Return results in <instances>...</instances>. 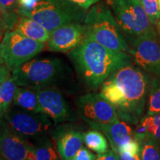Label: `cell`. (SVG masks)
<instances>
[{
	"instance_id": "obj_16",
	"label": "cell",
	"mask_w": 160,
	"mask_h": 160,
	"mask_svg": "<svg viewBox=\"0 0 160 160\" xmlns=\"http://www.w3.org/2000/svg\"><path fill=\"white\" fill-rule=\"evenodd\" d=\"M84 143V133L71 130L62 133L57 142V149L61 160H71Z\"/></svg>"
},
{
	"instance_id": "obj_12",
	"label": "cell",
	"mask_w": 160,
	"mask_h": 160,
	"mask_svg": "<svg viewBox=\"0 0 160 160\" xmlns=\"http://www.w3.org/2000/svg\"><path fill=\"white\" fill-rule=\"evenodd\" d=\"M1 157L7 160H36V145L15 133L1 119Z\"/></svg>"
},
{
	"instance_id": "obj_32",
	"label": "cell",
	"mask_w": 160,
	"mask_h": 160,
	"mask_svg": "<svg viewBox=\"0 0 160 160\" xmlns=\"http://www.w3.org/2000/svg\"><path fill=\"white\" fill-rule=\"evenodd\" d=\"M0 160H7V159H4V158L1 157V159H0Z\"/></svg>"
},
{
	"instance_id": "obj_19",
	"label": "cell",
	"mask_w": 160,
	"mask_h": 160,
	"mask_svg": "<svg viewBox=\"0 0 160 160\" xmlns=\"http://www.w3.org/2000/svg\"><path fill=\"white\" fill-rule=\"evenodd\" d=\"M19 0H0L1 11V35L13 31L20 14L18 13Z\"/></svg>"
},
{
	"instance_id": "obj_15",
	"label": "cell",
	"mask_w": 160,
	"mask_h": 160,
	"mask_svg": "<svg viewBox=\"0 0 160 160\" xmlns=\"http://www.w3.org/2000/svg\"><path fill=\"white\" fill-rule=\"evenodd\" d=\"M17 85L12 71L5 65L0 68V116L1 119L11 109L13 105Z\"/></svg>"
},
{
	"instance_id": "obj_18",
	"label": "cell",
	"mask_w": 160,
	"mask_h": 160,
	"mask_svg": "<svg viewBox=\"0 0 160 160\" xmlns=\"http://www.w3.org/2000/svg\"><path fill=\"white\" fill-rule=\"evenodd\" d=\"M13 105L25 111L42 113L39 102L37 90L18 86Z\"/></svg>"
},
{
	"instance_id": "obj_25",
	"label": "cell",
	"mask_w": 160,
	"mask_h": 160,
	"mask_svg": "<svg viewBox=\"0 0 160 160\" xmlns=\"http://www.w3.org/2000/svg\"><path fill=\"white\" fill-rule=\"evenodd\" d=\"M144 11L153 25H157L160 18L159 0H139Z\"/></svg>"
},
{
	"instance_id": "obj_24",
	"label": "cell",
	"mask_w": 160,
	"mask_h": 160,
	"mask_svg": "<svg viewBox=\"0 0 160 160\" xmlns=\"http://www.w3.org/2000/svg\"><path fill=\"white\" fill-rule=\"evenodd\" d=\"M147 114L153 115L160 113V79L152 80L147 106Z\"/></svg>"
},
{
	"instance_id": "obj_27",
	"label": "cell",
	"mask_w": 160,
	"mask_h": 160,
	"mask_svg": "<svg viewBox=\"0 0 160 160\" xmlns=\"http://www.w3.org/2000/svg\"><path fill=\"white\" fill-rule=\"evenodd\" d=\"M97 156L92 153L88 148L82 146L71 160H95Z\"/></svg>"
},
{
	"instance_id": "obj_11",
	"label": "cell",
	"mask_w": 160,
	"mask_h": 160,
	"mask_svg": "<svg viewBox=\"0 0 160 160\" xmlns=\"http://www.w3.org/2000/svg\"><path fill=\"white\" fill-rule=\"evenodd\" d=\"M42 112L53 121L54 125L75 121L76 117L61 91L53 86L37 90Z\"/></svg>"
},
{
	"instance_id": "obj_2",
	"label": "cell",
	"mask_w": 160,
	"mask_h": 160,
	"mask_svg": "<svg viewBox=\"0 0 160 160\" xmlns=\"http://www.w3.org/2000/svg\"><path fill=\"white\" fill-rule=\"evenodd\" d=\"M68 56L82 81L91 89H97L117 70L131 63L130 53L113 51L85 39Z\"/></svg>"
},
{
	"instance_id": "obj_22",
	"label": "cell",
	"mask_w": 160,
	"mask_h": 160,
	"mask_svg": "<svg viewBox=\"0 0 160 160\" xmlns=\"http://www.w3.org/2000/svg\"><path fill=\"white\" fill-rule=\"evenodd\" d=\"M139 124L142 126L148 137L160 144V113L144 116Z\"/></svg>"
},
{
	"instance_id": "obj_29",
	"label": "cell",
	"mask_w": 160,
	"mask_h": 160,
	"mask_svg": "<svg viewBox=\"0 0 160 160\" xmlns=\"http://www.w3.org/2000/svg\"><path fill=\"white\" fill-rule=\"evenodd\" d=\"M95 160H120L119 154L113 151H109L105 153L99 154Z\"/></svg>"
},
{
	"instance_id": "obj_5",
	"label": "cell",
	"mask_w": 160,
	"mask_h": 160,
	"mask_svg": "<svg viewBox=\"0 0 160 160\" xmlns=\"http://www.w3.org/2000/svg\"><path fill=\"white\" fill-rule=\"evenodd\" d=\"M107 2L129 42L145 36L157 34L139 0H107Z\"/></svg>"
},
{
	"instance_id": "obj_31",
	"label": "cell",
	"mask_w": 160,
	"mask_h": 160,
	"mask_svg": "<svg viewBox=\"0 0 160 160\" xmlns=\"http://www.w3.org/2000/svg\"><path fill=\"white\" fill-rule=\"evenodd\" d=\"M157 31H158V33H159V35H160V18H159V19L158 20V22H157Z\"/></svg>"
},
{
	"instance_id": "obj_30",
	"label": "cell",
	"mask_w": 160,
	"mask_h": 160,
	"mask_svg": "<svg viewBox=\"0 0 160 160\" xmlns=\"http://www.w3.org/2000/svg\"><path fill=\"white\" fill-rule=\"evenodd\" d=\"M120 160H142L141 153L139 154H131V153L123 152L119 153Z\"/></svg>"
},
{
	"instance_id": "obj_10",
	"label": "cell",
	"mask_w": 160,
	"mask_h": 160,
	"mask_svg": "<svg viewBox=\"0 0 160 160\" xmlns=\"http://www.w3.org/2000/svg\"><path fill=\"white\" fill-rule=\"evenodd\" d=\"M130 44L134 62L147 73L160 79V40L158 33L139 37Z\"/></svg>"
},
{
	"instance_id": "obj_33",
	"label": "cell",
	"mask_w": 160,
	"mask_h": 160,
	"mask_svg": "<svg viewBox=\"0 0 160 160\" xmlns=\"http://www.w3.org/2000/svg\"><path fill=\"white\" fill-rule=\"evenodd\" d=\"M159 8H160V0H159Z\"/></svg>"
},
{
	"instance_id": "obj_23",
	"label": "cell",
	"mask_w": 160,
	"mask_h": 160,
	"mask_svg": "<svg viewBox=\"0 0 160 160\" xmlns=\"http://www.w3.org/2000/svg\"><path fill=\"white\" fill-rule=\"evenodd\" d=\"M34 145H36V160H59L58 151L50 138L41 140L34 143Z\"/></svg>"
},
{
	"instance_id": "obj_26",
	"label": "cell",
	"mask_w": 160,
	"mask_h": 160,
	"mask_svg": "<svg viewBox=\"0 0 160 160\" xmlns=\"http://www.w3.org/2000/svg\"><path fill=\"white\" fill-rule=\"evenodd\" d=\"M123 152H127L131 154H139V153H141V145L137 139H132L128 143L122 146L119 148L118 153L119 154Z\"/></svg>"
},
{
	"instance_id": "obj_21",
	"label": "cell",
	"mask_w": 160,
	"mask_h": 160,
	"mask_svg": "<svg viewBox=\"0 0 160 160\" xmlns=\"http://www.w3.org/2000/svg\"><path fill=\"white\" fill-rule=\"evenodd\" d=\"M84 143L92 151L102 154L109 151L108 140L105 134L98 130H90L84 133Z\"/></svg>"
},
{
	"instance_id": "obj_17",
	"label": "cell",
	"mask_w": 160,
	"mask_h": 160,
	"mask_svg": "<svg viewBox=\"0 0 160 160\" xmlns=\"http://www.w3.org/2000/svg\"><path fill=\"white\" fill-rule=\"evenodd\" d=\"M13 31L19 32L26 37L42 43L47 42L51 33V32L37 21L22 15L19 17Z\"/></svg>"
},
{
	"instance_id": "obj_8",
	"label": "cell",
	"mask_w": 160,
	"mask_h": 160,
	"mask_svg": "<svg viewBox=\"0 0 160 160\" xmlns=\"http://www.w3.org/2000/svg\"><path fill=\"white\" fill-rule=\"evenodd\" d=\"M45 44L26 37L19 32L10 31L4 33L0 45L1 65L13 71L42 51Z\"/></svg>"
},
{
	"instance_id": "obj_4",
	"label": "cell",
	"mask_w": 160,
	"mask_h": 160,
	"mask_svg": "<svg viewBox=\"0 0 160 160\" xmlns=\"http://www.w3.org/2000/svg\"><path fill=\"white\" fill-rule=\"evenodd\" d=\"M83 24L86 39L97 42L113 51L131 54V46L108 2H98L90 8Z\"/></svg>"
},
{
	"instance_id": "obj_7",
	"label": "cell",
	"mask_w": 160,
	"mask_h": 160,
	"mask_svg": "<svg viewBox=\"0 0 160 160\" xmlns=\"http://www.w3.org/2000/svg\"><path fill=\"white\" fill-rule=\"evenodd\" d=\"M3 118L15 133L33 144L50 138L54 125L45 113L25 111L16 106L11 107Z\"/></svg>"
},
{
	"instance_id": "obj_3",
	"label": "cell",
	"mask_w": 160,
	"mask_h": 160,
	"mask_svg": "<svg viewBox=\"0 0 160 160\" xmlns=\"http://www.w3.org/2000/svg\"><path fill=\"white\" fill-rule=\"evenodd\" d=\"M88 10L68 0H19V14L36 20L49 32L65 24L83 23Z\"/></svg>"
},
{
	"instance_id": "obj_14",
	"label": "cell",
	"mask_w": 160,
	"mask_h": 160,
	"mask_svg": "<svg viewBox=\"0 0 160 160\" xmlns=\"http://www.w3.org/2000/svg\"><path fill=\"white\" fill-rule=\"evenodd\" d=\"M105 134L108 140L112 151L118 153L122 146L128 143L134 139L135 131L126 122L120 121V119L114 122L105 124L99 126L97 129Z\"/></svg>"
},
{
	"instance_id": "obj_6",
	"label": "cell",
	"mask_w": 160,
	"mask_h": 160,
	"mask_svg": "<svg viewBox=\"0 0 160 160\" xmlns=\"http://www.w3.org/2000/svg\"><path fill=\"white\" fill-rule=\"evenodd\" d=\"M63 73V62L58 58L31 59L12 71L17 86L35 90L53 86Z\"/></svg>"
},
{
	"instance_id": "obj_28",
	"label": "cell",
	"mask_w": 160,
	"mask_h": 160,
	"mask_svg": "<svg viewBox=\"0 0 160 160\" xmlns=\"http://www.w3.org/2000/svg\"><path fill=\"white\" fill-rule=\"evenodd\" d=\"M85 10H88L92 6L99 2L101 0H68Z\"/></svg>"
},
{
	"instance_id": "obj_9",
	"label": "cell",
	"mask_w": 160,
	"mask_h": 160,
	"mask_svg": "<svg viewBox=\"0 0 160 160\" xmlns=\"http://www.w3.org/2000/svg\"><path fill=\"white\" fill-rule=\"evenodd\" d=\"M76 105L80 117L93 129L119 119L114 106L101 93L81 96L76 101Z\"/></svg>"
},
{
	"instance_id": "obj_20",
	"label": "cell",
	"mask_w": 160,
	"mask_h": 160,
	"mask_svg": "<svg viewBox=\"0 0 160 160\" xmlns=\"http://www.w3.org/2000/svg\"><path fill=\"white\" fill-rule=\"evenodd\" d=\"M134 139L141 145L142 160H160V144L149 138L145 133H135Z\"/></svg>"
},
{
	"instance_id": "obj_1",
	"label": "cell",
	"mask_w": 160,
	"mask_h": 160,
	"mask_svg": "<svg viewBox=\"0 0 160 160\" xmlns=\"http://www.w3.org/2000/svg\"><path fill=\"white\" fill-rule=\"evenodd\" d=\"M152 79L132 63L117 70L100 86V93L114 106L119 119L137 125L144 117Z\"/></svg>"
},
{
	"instance_id": "obj_13",
	"label": "cell",
	"mask_w": 160,
	"mask_h": 160,
	"mask_svg": "<svg viewBox=\"0 0 160 160\" xmlns=\"http://www.w3.org/2000/svg\"><path fill=\"white\" fill-rule=\"evenodd\" d=\"M85 38L83 23L65 24L51 32L46 48L49 51L69 53L82 42Z\"/></svg>"
}]
</instances>
